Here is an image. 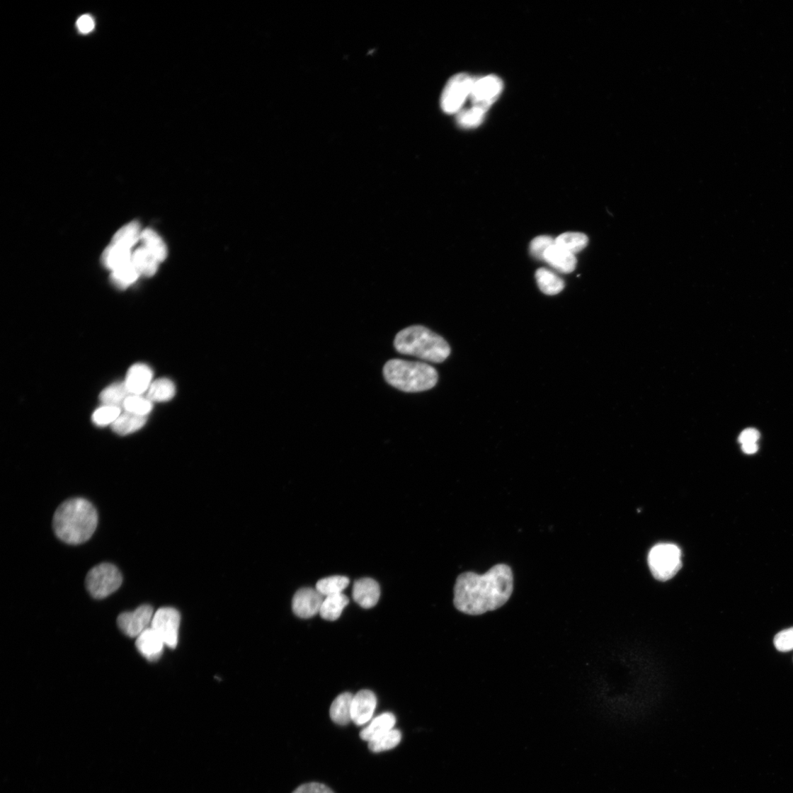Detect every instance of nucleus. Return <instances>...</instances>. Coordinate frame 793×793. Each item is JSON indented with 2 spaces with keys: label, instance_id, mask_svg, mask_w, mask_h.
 <instances>
[{
  "label": "nucleus",
  "instance_id": "72a5a7b5",
  "mask_svg": "<svg viewBox=\"0 0 793 793\" xmlns=\"http://www.w3.org/2000/svg\"><path fill=\"white\" fill-rule=\"evenodd\" d=\"M121 413V408L103 405L93 412L92 421L98 427L112 426Z\"/></svg>",
  "mask_w": 793,
  "mask_h": 793
},
{
  "label": "nucleus",
  "instance_id": "f8f14e48",
  "mask_svg": "<svg viewBox=\"0 0 793 793\" xmlns=\"http://www.w3.org/2000/svg\"><path fill=\"white\" fill-rule=\"evenodd\" d=\"M377 705L375 693L369 690H363L353 696L351 704V719L357 726H363L369 722Z\"/></svg>",
  "mask_w": 793,
  "mask_h": 793
},
{
  "label": "nucleus",
  "instance_id": "a211bd4d",
  "mask_svg": "<svg viewBox=\"0 0 793 793\" xmlns=\"http://www.w3.org/2000/svg\"><path fill=\"white\" fill-rule=\"evenodd\" d=\"M353 695L350 692H343L337 697L330 707V717L333 722L341 726H346L351 719V704Z\"/></svg>",
  "mask_w": 793,
  "mask_h": 793
},
{
  "label": "nucleus",
  "instance_id": "ddd939ff",
  "mask_svg": "<svg viewBox=\"0 0 793 793\" xmlns=\"http://www.w3.org/2000/svg\"><path fill=\"white\" fill-rule=\"evenodd\" d=\"M153 379L152 369L144 364H135L128 370L125 384L130 394L143 395L147 392Z\"/></svg>",
  "mask_w": 793,
  "mask_h": 793
},
{
  "label": "nucleus",
  "instance_id": "5701e85b",
  "mask_svg": "<svg viewBox=\"0 0 793 793\" xmlns=\"http://www.w3.org/2000/svg\"><path fill=\"white\" fill-rule=\"evenodd\" d=\"M141 241L143 246L147 249L159 263L164 262L167 257L168 251L162 238L154 231L147 229L142 231Z\"/></svg>",
  "mask_w": 793,
  "mask_h": 793
},
{
  "label": "nucleus",
  "instance_id": "0eeeda50",
  "mask_svg": "<svg viewBox=\"0 0 793 793\" xmlns=\"http://www.w3.org/2000/svg\"><path fill=\"white\" fill-rule=\"evenodd\" d=\"M474 79L467 74H456L449 79L441 96V107L447 114H457L469 98Z\"/></svg>",
  "mask_w": 793,
  "mask_h": 793
},
{
  "label": "nucleus",
  "instance_id": "9d476101",
  "mask_svg": "<svg viewBox=\"0 0 793 793\" xmlns=\"http://www.w3.org/2000/svg\"><path fill=\"white\" fill-rule=\"evenodd\" d=\"M154 610L152 606L144 605L139 607L133 612H123L119 615L117 624L119 628L130 638H135L149 628L154 617Z\"/></svg>",
  "mask_w": 793,
  "mask_h": 793
},
{
  "label": "nucleus",
  "instance_id": "f257e3e1",
  "mask_svg": "<svg viewBox=\"0 0 793 793\" xmlns=\"http://www.w3.org/2000/svg\"><path fill=\"white\" fill-rule=\"evenodd\" d=\"M513 574L505 564L492 566L484 574L466 571L456 579L453 603L459 611L471 616H480L498 610L511 597Z\"/></svg>",
  "mask_w": 793,
  "mask_h": 793
},
{
  "label": "nucleus",
  "instance_id": "4be33fe9",
  "mask_svg": "<svg viewBox=\"0 0 793 793\" xmlns=\"http://www.w3.org/2000/svg\"><path fill=\"white\" fill-rule=\"evenodd\" d=\"M535 279L541 291L546 295H557L564 289L563 280L547 268L539 269L535 273Z\"/></svg>",
  "mask_w": 793,
  "mask_h": 793
},
{
  "label": "nucleus",
  "instance_id": "9b49d317",
  "mask_svg": "<svg viewBox=\"0 0 793 793\" xmlns=\"http://www.w3.org/2000/svg\"><path fill=\"white\" fill-rule=\"evenodd\" d=\"M324 596L315 589L304 588L297 591L292 600V610L297 617L309 619L320 612Z\"/></svg>",
  "mask_w": 793,
  "mask_h": 793
},
{
  "label": "nucleus",
  "instance_id": "c756f323",
  "mask_svg": "<svg viewBox=\"0 0 793 793\" xmlns=\"http://www.w3.org/2000/svg\"><path fill=\"white\" fill-rule=\"evenodd\" d=\"M349 583L350 581L348 578L337 575V576L324 578L317 582L316 590L326 598L331 596V595L342 593Z\"/></svg>",
  "mask_w": 793,
  "mask_h": 793
},
{
  "label": "nucleus",
  "instance_id": "1a4fd4ad",
  "mask_svg": "<svg viewBox=\"0 0 793 793\" xmlns=\"http://www.w3.org/2000/svg\"><path fill=\"white\" fill-rule=\"evenodd\" d=\"M181 614L172 607H163L154 612L151 627L161 637L166 646L174 649L178 644Z\"/></svg>",
  "mask_w": 793,
  "mask_h": 793
},
{
  "label": "nucleus",
  "instance_id": "ea45409f",
  "mask_svg": "<svg viewBox=\"0 0 793 793\" xmlns=\"http://www.w3.org/2000/svg\"><path fill=\"white\" fill-rule=\"evenodd\" d=\"M742 450L746 454L755 453L758 450V445L757 443L742 445Z\"/></svg>",
  "mask_w": 793,
  "mask_h": 793
},
{
  "label": "nucleus",
  "instance_id": "2f4dec72",
  "mask_svg": "<svg viewBox=\"0 0 793 793\" xmlns=\"http://www.w3.org/2000/svg\"><path fill=\"white\" fill-rule=\"evenodd\" d=\"M486 111L472 106L469 109H462L457 113V123L460 126L466 129H472L480 126L485 118Z\"/></svg>",
  "mask_w": 793,
  "mask_h": 793
},
{
  "label": "nucleus",
  "instance_id": "f704fd0d",
  "mask_svg": "<svg viewBox=\"0 0 793 793\" xmlns=\"http://www.w3.org/2000/svg\"><path fill=\"white\" fill-rule=\"evenodd\" d=\"M555 244L552 237L547 235L539 236L534 238L530 245L531 254L538 260L544 261L547 251Z\"/></svg>",
  "mask_w": 793,
  "mask_h": 793
},
{
  "label": "nucleus",
  "instance_id": "dca6fc26",
  "mask_svg": "<svg viewBox=\"0 0 793 793\" xmlns=\"http://www.w3.org/2000/svg\"><path fill=\"white\" fill-rule=\"evenodd\" d=\"M544 261L562 273L573 272L577 266V259L574 254L555 244L547 251Z\"/></svg>",
  "mask_w": 793,
  "mask_h": 793
},
{
  "label": "nucleus",
  "instance_id": "a878e982",
  "mask_svg": "<svg viewBox=\"0 0 793 793\" xmlns=\"http://www.w3.org/2000/svg\"><path fill=\"white\" fill-rule=\"evenodd\" d=\"M142 233L140 224L137 222H132L115 234L112 244L132 249L139 241H141Z\"/></svg>",
  "mask_w": 793,
  "mask_h": 793
},
{
  "label": "nucleus",
  "instance_id": "6e6552de",
  "mask_svg": "<svg viewBox=\"0 0 793 793\" xmlns=\"http://www.w3.org/2000/svg\"><path fill=\"white\" fill-rule=\"evenodd\" d=\"M503 89L501 79L495 75H489L474 79L469 98L472 106L479 108L486 112L497 101Z\"/></svg>",
  "mask_w": 793,
  "mask_h": 793
},
{
  "label": "nucleus",
  "instance_id": "39448f33",
  "mask_svg": "<svg viewBox=\"0 0 793 793\" xmlns=\"http://www.w3.org/2000/svg\"><path fill=\"white\" fill-rule=\"evenodd\" d=\"M648 563L654 578L667 581L675 576L682 568V552L676 545L659 544L649 552Z\"/></svg>",
  "mask_w": 793,
  "mask_h": 793
},
{
  "label": "nucleus",
  "instance_id": "aec40b11",
  "mask_svg": "<svg viewBox=\"0 0 793 793\" xmlns=\"http://www.w3.org/2000/svg\"><path fill=\"white\" fill-rule=\"evenodd\" d=\"M147 421V416L125 411L118 416L111 427L115 433L126 435L142 429Z\"/></svg>",
  "mask_w": 793,
  "mask_h": 793
},
{
  "label": "nucleus",
  "instance_id": "e433bc0d",
  "mask_svg": "<svg viewBox=\"0 0 793 793\" xmlns=\"http://www.w3.org/2000/svg\"><path fill=\"white\" fill-rule=\"evenodd\" d=\"M292 793H334L328 786L319 782H309L297 787Z\"/></svg>",
  "mask_w": 793,
  "mask_h": 793
},
{
  "label": "nucleus",
  "instance_id": "4c0bfd02",
  "mask_svg": "<svg viewBox=\"0 0 793 793\" xmlns=\"http://www.w3.org/2000/svg\"><path fill=\"white\" fill-rule=\"evenodd\" d=\"M760 438V433L757 429L747 428L742 431L738 441L741 445L757 443Z\"/></svg>",
  "mask_w": 793,
  "mask_h": 793
},
{
  "label": "nucleus",
  "instance_id": "b1692460",
  "mask_svg": "<svg viewBox=\"0 0 793 793\" xmlns=\"http://www.w3.org/2000/svg\"><path fill=\"white\" fill-rule=\"evenodd\" d=\"M147 399L152 403H162L171 400L176 394L174 384L168 379L154 381L147 392Z\"/></svg>",
  "mask_w": 793,
  "mask_h": 793
},
{
  "label": "nucleus",
  "instance_id": "20e7f679",
  "mask_svg": "<svg viewBox=\"0 0 793 793\" xmlns=\"http://www.w3.org/2000/svg\"><path fill=\"white\" fill-rule=\"evenodd\" d=\"M387 382L405 392H420L434 387L439 375L435 369L419 362L391 360L384 367Z\"/></svg>",
  "mask_w": 793,
  "mask_h": 793
},
{
  "label": "nucleus",
  "instance_id": "7c9ffc66",
  "mask_svg": "<svg viewBox=\"0 0 793 793\" xmlns=\"http://www.w3.org/2000/svg\"><path fill=\"white\" fill-rule=\"evenodd\" d=\"M140 275V273L137 271L131 262L112 271L111 279L112 282L117 287L126 289L133 284Z\"/></svg>",
  "mask_w": 793,
  "mask_h": 793
},
{
  "label": "nucleus",
  "instance_id": "393cba45",
  "mask_svg": "<svg viewBox=\"0 0 793 793\" xmlns=\"http://www.w3.org/2000/svg\"><path fill=\"white\" fill-rule=\"evenodd\" d=\"M132 263L140 274L147 276L154 275L160 263L144 246L138 248L132 253Z\"/></svg>",
  "mask_w": 793,
  "mask_h": 793
},
{
  "label": "nucleus",
  "instance_id": "c9c22d12",
  "mask_svg": "<svg viewBox=\"0 0 793 793\" xmlns=\"http://www.w3.org/2000/svg\"><path fill=\"white\" fill-rule=\"evenodd\" d=\"M775 645L780 651L793 649V627L779 632L775 638Z\"/></svg>",
  "mask_w": 793,
  "mask_h": 793
},
{
  "label": "nucleus",
  "instance_id": "412c9836",
  "mask_svg": "<svg viewBox=\"0 0 793 793\" xmlns=\"http://www.w3.org/2000/svg\"><path fill=\"white\" fill-rule=\"evenodd\" d=\"M348 603L349 599L343 593L326 597L319 612L321 617L326 621H336L341 617Z\"/></svg>",
  "mask_w": 793,
  "mask_h": 793
},
{
  "label": "nucleus",
  "instance_id": "58836bf2",
  "mask_svg": "<svg viewBox=\"0 0 793 793\" xmlns=\"http://www.w3.org/2000/svg\"><path fill=\"white\" fill-rule=\"evenodd\" d=\"M76 26L82 33H89L94 28L93 19L89 15L82 16L77 20Z\"/></svg>",
  "mask_w": 793,
  "mask_h": 793
},
{
  "label": "nucleus",
  "instance_id": "bb28decb",
  "mask_svg": "<svg viewBox=\"0 0 793 793\" xmlns=\"http://www.w3.org/2000/svg\"><path fill=\"white\" fill-rule=\"evenodd\" d=\"M130 395L125 382L115 383L105 388L99 399L105 406L121 408Z\"/></svg>",
  "mask_w": 793,
  "mask_h": 793
},
{
  "label": "nucleus",
  "instance_id": "4468645a",
  "mask_svg": "<svg viewBox=\"0 0 793 793\" xmlns=\"http://www.w3.org/2000/svg\"><path fill=\"white\" fill-rule=\"evenodd\" d=\"M381 589L378 583L371 578L356 581L353 588L354 601L365 609L373 607L378 603Z\"/></svg>",
  "mask_w": 793,
  "mask_h": 793
},
{
  "label": "nucleus",
  "instance_id": "cd10ccee",
  "mask_svg": "<svg viewBox=\"0 0 793 793\" xmlns=\"http://www.w3.org/2000/svg\"><path fill=\"white\" fill-rule=\"evenodd\" d=\"M555 245L573 253L583 251L588 244V236L581 232H566L554 240Z\"/></svg>",
  "mask_w": 793,
  "mask_h": 793
},
{
  "label": "nucleus",
  "instance_id": "473e14b6",
  "mask_svg": "<svg viewBox=\"0 0 793 793\" xmlns=\"http://www.w3.org/2000/svg\"><path fill=\"white\" fill-rule=\"evenodd\" d=\"M125 411L147 416L153 409V403L143 395L130 394L124 403Z\"/></svg>",
  "mask_w": 793,
  "mask_h": 793
},
{
  "label": "nucleus",
  "instance_id": "423d86ee",
  "mask_svg": "<svg viewBox=\"0 0 793 793\" xmlns=\"http://www.w3.org/2000/svg\"><path fill=\"white\" fill-rule=\"evenodd\" d=\"M122 581V574L116 566L105 563L91 569L87 574L86 586L93 598L101 600L120 588Z\"/></svg>",
  "mask_w": 793,
  "mask_h": 793
},
{
  "label": "nucleus",
  "instance_id": "7ed1b4c3",
  "mask_svg": "<svg viewBox=\"0 0 793 793\" xmlns=\"http://www.w3.org/2000/svg\"><path fill=\"white\" fill-rule=\"evenodd\" d=\"M394 346L401 354L433 363L445 362L450 354L446 341L423 326H412L401 331L395 336Z\"/></svg>",
  "mask_w": 793,
  "mask_h": 793
},
{
  "label": "nucleus",
  "instance_id": "f03ea898",
  "mask_svg": "<svg viewBox=\"0 0 793 793\" xmlns=\"http://www.w3.org/2000/svg\"><path fill=\"white\" fill-rule=\"evenodd\" d=\"M98 524L95 508L82 498L70 499L56 510L53 528L57 537L69 544H79L88 541L94 533Z\"/></svg>",
  "mask_w": 793,
  "mask_h": 793
},
{
  "label": "nucleus",
  "instance_id": "c85d7f7f",
  "mask_svg": "<svg viewBox=\"0 0 793 793\" xmlns=\"http://www.w3.org/2000/svg\"><path fill=\"white\" fill-rule=\"evenodd\" d=\"M401 739V731L393 729L384 735L368 742V748L373 753L389 751L398 746Z\"/></svg>",
  "mask_w": 793,
  "mask_h": 793
},
{
  "label": "nucleus",
  "instance_id": "2eb2a0df",
  "mask_svg": "<svg viewBox=\"0 0 793 793\" xmlns=\"http://www.w3.org/2000/svg\"><path fill=\"white\" fill-rule=\"evenodd\" d=\"M135 646L147 660L154 662L161 657L166 644L150 627L137 638Z\"/></svg>",
  "mask_w": 793,
  "mask_h": 793
},
{
  "label": "nucleus",
  "instance_id": "6ab92c4d",
  "mask_svg": "<svg viewBox=\"0 0 793 793\" xmlns=\"http://www.w3.org/2000/svg\"><path fill=\"white\" fill-rule=\"evenodd\" d=\"M131 249L112 244L106 248L103 254L104 265L113 271L132 262Z\"/></svg>",
  "mask_w": 793,
  "mask_h": 793
},
{
  "label": "nucleus",
  "instance_id": "f3484780",
  "mask_svg": "<svg viewBox=\"0 0 793 793\" xmlns=\"http://www.w3.org/2000/svg\"><path fill=\"white\" fill-rule=\"evenodd\" d=\"M396 718L391 712H384L375 717L370 724L360 731L362 740L370 742L394 729Z\"/></svg>",
  "mask_w": 793,
  "mask_h": 793
}]
</instances>
